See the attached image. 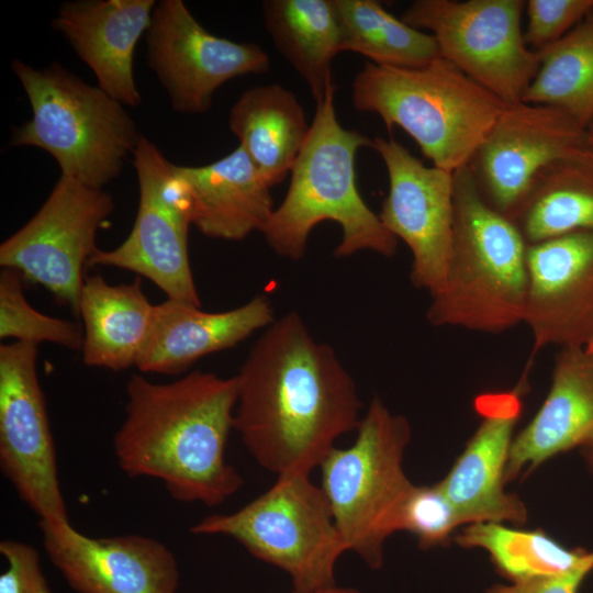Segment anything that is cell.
I'll return each instance as SVG.
<instances>
[{"instance_id": "cell-25", "label": "cell", "mask_w": 593, "mask_h": 593, "mask_svg": "<svg viewBox=\"0 0 593 593\" xmlns=\"http://www.w3.org/2000/svg\"><path fill=\"white\" fill-rule=\"evenodd\" d=\"M262 18L276 49L310 88L318 103L334 86L332 61L343 52L335 0H265Z\"/></svg>"}, {"instance_id": "cell-26", "label": "cell", "mask_w": 593, "mask_h": 593, "mask_svg": "<svg viewBox=\"0 0 593 593\" xmlns=\"http://www.w3.org/2000/svg\"><path fill=\"white\" fill-rule=\"evenodd\" d=\"M513 222L528 245L593 231V146H582L544 168Z\"/></svg>"}, {"instance_id": "cell-23", "label": "cell", "mask_w": 593, "mask_h": 593, "mask_svg": "<svg viewBox=\"0 0 593 593\" xmlns=\"http://www.w3.org/2000/svg\"><path fill=\"white\" fill-rule=\"evenodd\" d=\"M155 304L141 279L110 284L103 277H85L78 315L83 322L82 361L113 371L136 367L148 339Z\"/></svg>"}, {"instance_id": "cell-31", "label": "cell", "mask_w": 593, "mask_h": 593, "mask_svg": "<svg viewBox=\"0 0 593 593\" xmlns=\"http://www.w3.org/2000/svg\"><path fill=\"white\" fill-rule=\"evenodd\" d=\"M461 525L457 510L436 483L414 486L404 510L402 530L413 534L421 548L447 544Z\"/></svg>"}, {"instance_id": "cell-36", "label": "cell", "mask_w": 593, "mask_h": 593, "mask_svg": "<svg viewBox=\"0 0 593 593\" xmlns=\"http://www.w3.org/2000/svg\"><path fill=\"white\" fill-rule=\"evenodd\" d=\"M306 593H361V592L358 591L357 589L339 588V586H336V584H335V585H332V586L318 589V590L306 592Z\"/></svg>"}, {"instance_id": "cell-27", "label": "cell", "mask_w": 593, "mask_h": 593, "mask_svg": "<svg viewBox=\"0 0 593 593\" xmlns=\"http://www.w3.org/2000/svg\"><path fill=\"white\" fill-rule=\"evenodd\" d=\"M536 53L539 66L522 101L557 108L589 128L593 121V10L562 38Z\"/></svg>"}, {"instance_id": "cell-20", "label": "cell", "mask_w": 593, "mask_h": 593, "mask_svg": "<svg viewBox=\"0 0 593 593\" xmlns=\"http://www.w3.org/2000/svg\"><path fill=\"white\" fill-rule=\"evenodd\" d=\"M275 322L270 300L257 294L223 312H204L167 299L155 304L150 333L136 367L142 372L177 374L210 354L235 347Z\"/></svg>"}, {"instance_id": "cell-4", "label": "cell", "mask_w": 593, "mask_h": 593, "mask_svg": "<svg viewBox=\"0 0 593 593\" xmlns=\"http://www.w3.org/2000/svg\"><path fill=\"white\" fill-rule=\"evenodd\" d=\"M455 222L445 281L426 317L435 326L499 334L524 321L527 243L482 197L469 168L454 172Z\"/></svg>"}, {"instance_id": "cell-14", "label": "cell", "mask_w": 593, "mask_h": 593, "mask_svg": "<svg viewBox=\"0 0 593 593\" xmlns=\"http://www.w3.org/2000/svg\"><path fill=\"white\" fill-rule=\"evenodd\" d=\"M389 177V192L378 214L384 227L411 250V281L435 295L441 289L451 254L454 172L425 166L395 139L374 137Z\"/></svg>"}, {"instance_id": "cell-37", "label": "cell", "mask_w": 593, "mask_h": 593, "mask_svg": "<svg viewBox=\"0 0 593 593\" xmlns=\"http://www.w3.org/2000/svg\"><path fill=\"white\" fill-rule=\"evenodd\" d=\"M589 143L593 146V126H590L588 130Z\"/></svg>"}, {"instance_id": "cell-7", "label": "cell", "mask_w": 593, "mask_h": 593, "mask_svg": "<svg viewBox=\"0 0 593 593\" xmlns=\"http://www.w3.org/2000/svg\"><path fill=\"white\" fill-rule=\"evenodd\" d=\"M356 430L350 446H335L320 463V486L347 550L377 570L387 539L402 530L415 486L403 469L412 429L406 417L374 396Z\"/></svg>"}, {"instance_id": "cell-38", "label": "cell", "mask_w": 593, "mask_h": 593, "mask_svg": "<svg viewBox=\"0 0 593 593\" xmlns=\"http://www.w3.org/2000/svg\"><path fill=\"white\" fill-rule=\"evenodd\" d=\"M585 348H588L589 350H592V351H593V338H592V340L590 342V344H589Z\"/></svg>"}, {"instance_id": "cell-10", "label": "cell", "mask_w": 593, "mask_h": 593, "mask_svg": "<svg viewBox=\"0 0 593 593\" xmlns=\"http://www.w3.org/2000/svg\"><path fill=\"white\" fill-rule=\"evenodd\" d=\"M113 208L104 190L60 175L35 215L1 243V268L45 288L78 316L83 269L98 248L97 232Z\"/></svg>"}, {"instance_id": "cell-6", "label": "cell", "mask_w": 593, "mask_h": 593, "mask_svg": "<svg viewBox=\"0 0 593 593\" xmlns=\"http://www.w3.org/2000/svg\"><path fill=\"white\" fill-rule=\"evenodd\" d=\"M32 118L14 128L10 145L46 150L61 175L102 189L122 171L141 138L123 104L55 63L36 69L14 59Z\"/></svg>"}, {"instance_id": "cell-2", "label": "cell", "mask_w": 593, "mask_h": 593, "mask_svg": "<svg viewBox=\"0 0 593 593\" xmlns=\"http://www.w3.org/2000/svg\"><path fill=\"white\" fill-rule=\"evenodd\" d=\"M126 396L113 449L127 475L158 479L174 500L208 506L240 489L243 478L225 459L237 402L235 376L195 370L156 383L133 374Z\"/></svg>"}, {"instance_id": "cell-1", "label": "cell", "mask_w": 593, "mask_h": 593, "mask_svg": "<svg viewBox=\"0 0 593 593\" xmlns=\"http://www.w3.org/2000/svg\"><path fill=\"white\" fill-rule=\"evenodd\" d=\"M235 377L234 429L257 463L277 477L311 474L361 419L353 377L296 312L265 328Z\"/></svg>"}, {"instance_id": "cell-19", "label": "cell", "mask_w": 593, "mask_h": 593, "mask_svg": "<svg viewBox=\"0 0 593 593\" xmlns=\"http://www.w3.org/2000/svg\"><path fill=\"white\" fill-rule=\"evenodd\" d=\"M154 0L64 2L53 26L94 72L98 87L123 105L142 102L133 72L136 44L148 29Z\"/></svg>"}, {"instance_id": "cell-24", "label": "cell", "mask_w": 593, "mask_h": 593, "mask_svg": "<svg viewBox=\"0 0 593 593\" xmlns=\"http://www.w3.org/2000/svg\"><path fill=\"white\" fill-rule=\"evenodd\" d=\"M228 125L271 188L290 172L311 128L296 96L279 83L245 90Z\"/></svg>"}, {"instance_id": "cell-35", "label": "cell", "mask_w": 593, "mask_h": 593, "mask_svg": "<svg viewBox=\"0 0 593 593\" xmlns=\"http://www.w3.org/2000/svg\"><path fill=\"white\" fill-rule=\"evenodd\" d=\"M579 448L585 459L589 470L593 473V428L584 437Z\"/></svg>"}, {"instance_id": "cell-3", "label": "cell", "mask_w": 593, "mask_h": 593, "mask_svg": "<svg viewBox=\"0 0 593 593\" xmlns=\"http://www.w3.org/2000/svg\"><path fill=\"white\" fill-rule=\"evenodd\" d=\"M334 94L335 85L316 103L309 136L290 170L287 194L261 233L277 255L298 261L306 251L311 231L323 221H334L342 227L336 257L361 250L392 257L398 238L363 201L356 184V154L371 147L372 139L342 126Z\"/></svg>"}, {"instance_id": "cell-8", "label": "cell", "mask_w": 593, "mask_h": 593, "mask_svg": "<svg viewBox=\"0 0 593 593\" xmlns=\"http://www.w3.org/2000/svg\"><path fill=\"white\" fill-rule=\"evenodd\" d=\"M190 532L232 537L254 557L287 572L293 593L335 585L336 562L348 551L323 490L304 473L278 475L239 510L205 516Z\"/></svg>"}, {"instance_id": "cell-21", "label": "cell", "mask_w": 593, "mask_h": 593, "mask_svg": "<svg viewBox=\"0 0 593 593\" xmlns=\"http://www.w3.org/2000/svg\"><path fill=\"white\" fill-rule=\"evenodd\" d=\"M190 205L192 225L203 235L242 240L262 232L275 206L271 187L239 145L203 166L172 164Z\"/></svg>"}, {"instance_id": "cell-28", "label": "cell", "mask_w": 593, "mask_h": 593, "mask_svg": "<svg viewBox=\"0 0 593 593\" xmlns=\"http://www.w3.org/2000/svg\"><path fill=\"white\" fill-rule=\"evenodd\" d=\"M343 52H355L378 66L417 68L441 57L435 37L388 12L374 0H335Z\"/></svg>"}, {"instance_id": "cell-34", "label": "cell", "mask_w": 593, "mask_h": 593, "mask_svg": "<svg viewBox=\"0 0 593 593\" xmlns=\"http://www.w3.org/2000/svg\"><path fill=\"white\" fill-rule=\"evenodd\" d=\"M593 570V551L571 569L552 575L536 577L508 584L497 583L488 588L486 593H578L585 577Z\"/></svg>"}, {"instance_id": "cell-11", "label": "cell", "mask_w": 593, "mask_h": 593, "mask_svg": "<svg viewBox=\"0 0 593 593\" xmlns=\"http://www.w3.org/2000/svg\"><path fill=\"white\" fill-rule=\"evenodd\" d=\"M133 166L139 189L133 228L118 247L97 248L88 266L133 271L155 283L167 299L201 306L188 250L190 205L172 164L142 135Z\"/></svg>"}, {"instance_id": "cell-30", "label": "cell", "mask_w": 593, "mask_h": 593, "mask_svg": "<svg viewBox=\"0 0 593 593\" xmlns=\"http://www.w3.org/2000/svg\"><path fill=\"white\" fill-rule=\"evenodd\" d=\"M23 279L12 269L0 272V338L38 345L52 343L81 350L83 331L75 322L35 310L23 292Z\"/></svg>"}, {"instance_id": "cell-33", "label": "cell", "mask_w": 593, "mask_h": 593, "mask_svg": "<svg viewBox=\"0 0 593 593\" xmlns=\"http://www.w3.org/2000/svg\"><path fill=\"white\" fill-rule=\"evenodd\" d=\"M0 552L9 564L0 575V593H52L33 546L5 539Z\"/></svg>"}, {"instance_id": "cell-18", "label": "cell", "mask_w": 593, "mask_h": 593, "mask_svg": "<svg viewBox=\"0 0 593 593\" xmlns=\"http://www.w3.org/2000/svg\"><path fill=\"white\" fill-rule=\"evenodd\" d=\"M44 549L76 593H176L174 553L141 535L91 538L69 522L40 521Z\"/></svg>"}, {"instance_id": "cell-22", "label": "cell", "mask_w": 593, "mask_h": 593, "mask_svg": "<svg viewBox=\"0 0 593 593\" xmlns=\"http://www.w3.org/2000/svg\"><path fill=\"white\" fill-rule=\"evenodd\" d=\"M592 428L593 351L585 347L562 348L556 358L547 398L514 437L505 483L579 447Z\"/></svg>"}, {"instance_id": "cell-12", "label": "cell", "mask_w": 593, "mask_h": 593, "mask_svg": "<svg viewBox=\"0 0 593 593\" xmlns=\"http://www.w3.org/2000/svg\"><path fill=\"white\" fill-rule=\"evenodd\" d=\"M36 357L34 344L0 346V467L40 521L69 522Z\"/></svg>"}, {"instance_id": "cell-13", "label": "cell", "mask_w": 593, "mask_h": 593, "mask_svg": "<svg viewBox=\"0 0 593 593\" xmlns=\"http://www.w3.org/2000/svg\"><path fill=\"white\" fill-rule=\"evenodd\" d=\"M147 60L175 111H208L215 91L228 80L270 69L267 53L205 30L181 0L156 3L146 31Z\"/></svg>"}, {"instance_id": "cell-32", "label": "cell", "mask_w": 593, "mask_h": 593, "mask_svg": "<svg viewBox=\"0 0 593 593\" xmlns=\"http://www.w3.org/2000/svg\"><path fill=\"white\" fill-rule=\"evenodd\" d=\"M592 10L593 0H528L524 40L538 52L562 38Z\"/></svg>"}, {"instance_id": "cell-29", "label": "cell", "mask_w": 593, "mask_h": 593, "mask_svg": "<svg viewBox=\"0 0 593 593\" xmlns=\"http://www.w3.org/2000/svg\"><path fill=\"white\" fill-rule=\"evenodd\" d=\"M455 541L465 548L484 549L499 573L510 582L564 572L586 552L566 548L544 530L507 527L495 522L467 524Z\"/></svg>"}, {"instance_id": "cell-16", "label": "cell", "mask_w": 593, "mask_h": 593, "mask_svg": "<svg viewBox=\"0 0 593 593\" xmlns=\"http://www.w3.org/2000/svg\"><path fill=\"white\" fill-rule=\"evenodd\" d=\"M524 321L534 350L586 347L593 338V231L527 245Z\"/></svg>"}, {"instance_id": "cell-5", "label": "cell", "mask_w": 593, "mask_h": 593, "mask_svg": "<svg viewBox=\"0 0 593 593\" xmlns=\"http://www.w3.org/2000/svg\"><path fill=\"white\" fill-rule=\"evenodd\" d=\"M351 97L356 110L402 128L433 166L451 172L469 166L507 105L444 57L417 68L368 61Z\"/></svg>"}, {"instance_id": "cell-17", "label": "cell", "mask_w": 593, "mask_h": 593, "mask_svg": "<svg viewBox=\"0 0 593 593\" xmlns=\"http://www.w3.org/2000/svg\"><path fill=\"white\" fill-rule=\"evenodd\" d=\"M526 377L508 391L479 394L473 402L481 422L463 451L437 486L457 510L463 525L478 522H527V508L504 490L514 429L522 415Z\"/></svg>"}, {"instance_id": "cell-15", "label": "cell", "mask_w": 593, "mask_h": 593, "mask_svg": "<svg viewBox=\"0 0 593 593\" xmlns=\"http://www.w3.org/2000/svg\"><path fill=\"white\" fill-rule=\"evenodd\" d=\"M588 130L557 108L506 105L469 164L479 191L513 221L539 172L590 144Z\"/></svg>"}, {"instance_id": "cell-9", "label": "cell", "mask_w": 593, "mask_h": 593, "mask_svg": "<svg viewBox=\"0 0 593 593\" xmlns=\"http://www.w3.org/2000/svg\"><path fill=\"white\" fill-rule=\"evenodd\" d=\"M524 0H415L409 25L432 34L441 57L505 104L522 101L539 59L522 31Z\"/></svg>"}]
</instances>
